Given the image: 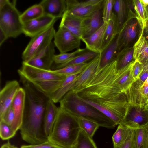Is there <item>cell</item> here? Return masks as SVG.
Listing matches in <instances>:
<instances>
[{
  "mask_svg": "<svg viewBox=\"0 0 148 148\" xmlns=\"http://www.w3.org/2000/svg\"><path fill=\"white\" fill-rule=\"evenodd\" d=\"M116 69L115 60L103 68L98 66L76 92L84 101L108 117L116 125L124 118L128 104L126 94L114 82Z\"/></svg>",
  "mask_w": 148,
  "mask_h": 148,
  "instance_id": "obj_1",
  "label": "cell"
},
{
  "mask_svg": "<svg viewBox=\"0 0 148 148\" xmlns=\"http://www.w3.org/2000/svg\"><path fill=\"white\" fill-rule=\"evenodd\" d=\"M25 92V108L21 125L19 130L22 139L30 144L48 141L45 133L44 118L50 99L31 83L20 77Z\"/></svg>",
  "mask_w": 148,
  "mask_h": 148,
  "instance_id": "obj_2",
  "label": "cell"
},
{
  "mask_svg": "<svg viewBox=\"0 0 148 148\" xmlns=\"http://www.w3.org/2000/svg\"><path fill=\"white\" fill-rule=\"evenodd\" d=\"M81 130L78 118L59 107L48 140L64 148H72Z\"/></svg>",
  "mask_w": 148,
  "mask_h": 148,
  "instance_id": "obj_3",
  "label": "cell"
},
{
  "mask_svg": "<svg viewBox=\"0 0 148 148\" xmlns=\"http://www.w3.org/2000/svg\"><path fill=\"white\" fill-rule=\"evenodd\" d=\"M18 72L20 77L30 82L50 99L66 77L55 73L52 70L37 68L23 61Z\"/></svg>",
  "mask_w": 148,
  "mask_h": 148,
  "instance_id": "obj_4",
  "label": "cell"
},
{
  "mask_svg": "<svg viewBox=\"0 0 148 148\" xmlns=\"http://www.w3.org/2000/svg\"><path fill=\"white\" fill-rule=\"evenodd\" d=\"M59 102L60 107L78 118L83 117L93 121L99 127L113 129L116 126L110 119L84 101L77 93L71 90Z\"/></svg>",
  "mask_w": 148,
  "mask_h": 148,
  "instance_id": "obj_5",
  "label": "cell"
},
{
  "mask_svg": "<svg viewBox=\"0 0 148 148\" xmlns=\"http://www.w3.org/2000/svg\"><path fill=\"white\" fill-rule=\"evenodd\" d=\"M16 5V0H0V29L8 38H16L23 33V24Z\"/></svg>",
  "mask_w": 148,
  "mask_h": 148,
  "instance_id": "obj_6",
  "label": "cell"
},
{
  "mask_svg": "<svg viewBox=\"0 0 148 148\" xmlns=\"http://www.w3.org/2000/svg\"><path fill=\"white\" fill-rule=\"evenodd\" d=\"M56 32L53 25L32 38L22 53L23 61L28 62L45 49L52 42Z\"/></svg>",
  "mask_w": 148,
  "mask_h": 148,
  "instance_id": "obj_7",
  "label": "cell"
},
{
  "mask_svg": "<svg viewBox=\"0 0 148 148\" xmlns=\"http://www.w3.org/2000/svg\"><path fill=\"white\" fill-rule=\"evenodd\" d=\"M148 124V109L128 103L125 115L120 124L133 130L142 128Z\"/></svg>",
  "mask_w": 148,
  "mask_h": 148,
  "instance_id": "obj_8",
  "label": "cell"
},
{
  "mask_svg": "<svg viewBox=\"0 0 148 148\" xmlns=\"http://www.w3.org/2000/svg\"><path fill=\"white\" fill-rule=\"evenodd\" d=\"M54 39L55 46L61 53L80 48L81 39L63 27L59 26Z\"/></svg>",
  "mask_w": 148,
  "mask_h": 148,
  "instance_id": "obj_9",
  "label": "cell"
},
{
  "mask_svg": "<svg viewBox=\"0 0 148 148\" xmlns=\"http://www.w3.org/2000/svg\"><path fill=\"white\" fill-rule=\"evenodd\" d=\"M143 83L138 78L125 92L128 103L142 107H145L148 99V86L143 85Z\"/></svg>",
  "mask_w": 148,
  "mask_h": 148,
  "instance_id": "obj_10",
  "label": "cell"
},
{
  "mask_svg": "<svg viewBox=\"0 0 148 148\" xmlns=\"http://www.w3.org/2000/svg\"><path fill=\"white\" fill-rule=\"evenodd\" d=\"M58 18L43 15L23 23V33L31 38L46 30L54 24Z\"/></svg>",
  "mask_w": 148,
  "mask_h": 148,
  "instance_id": "obj_11",
  "label": "cell"
},
{
  "mask_svg": "<svg viewBox=\"0 0 148 148\" xmlns=\"http://www.w3.org/2000/svg\"><path fill=\"white\" fill-rule=\"evenodd\" d=\"M20 84L16 80L7 82L0 92V119L12 104L20 88Z\"/></svg>",
  "mask_w": 148,
  "mask_h": 148,
  "instance_id": "obj_12",
  "label": "cell"
},
{
  "mask_svg": "<svg viewBox=\"0 0 148 148\" xmlns=\"http://www.w3.org/2000/svg\"><path fill=\"white\" fill-rule=\"evenodd\" d=\"M66 10L68 14L82 19L91 15L97 10L102 9L103 4L97 5H88L82 1L66 0Z\"/></svg>",
  "mask_w": 148,
  "mask_h": 148,
  "instance_id": "obj_13",
  "label": "cell"
},
{
  "mask_svg": "<svg viewBox=\"0 0 148 148\" xmlns=\"http://www.w3.org/2000/svg\"><path fill=\"white\" fill-rule=\"evenodd\" d=\"M55 46L54 43L52 42L44 50L26 63L41 69L51 70L52 66L54 63Z\"/></svg>",
  "mask_w": 148,
  "mask_h": 148,
  "instance_id": "obj_14",
  "label": "cell"
},
{
  "mask_svg": "<svg viewBox=\"0 0 148 148\" xmlns=\"http://www.w3.org/2000/svg\"><path fill=\"white\" fill-rule=\"evenodd\" d=\"M25 92L21 87L12 104L14 113V118L11 127L15 132L19 130L22 123L25 105Z\"/></svg>",
  "mask_w": 148,
  "mask_h": 148,
  "instance_id": "obj_15",
  "label": "cell"
},
{
  "mask_svg": "<svg viewBox=\"0 0 148 148\" xmlns=\"http://www.w3.org/2000/svg\"><path fill=\"white\" fill-rule=\"evenodd\" d=\"M139 25L138 22L136 18L131 21L129 23L124 24L119 33L117 54L121 51L123 47L135 38L138 32Z\"/></svg>",
  "mask_w": 148,
  "mask_h": 148,
  "instance_id": "obj_16",
  "label": "cell"
},
{
  "mask_svg": "<svg viewBox=\"0 0 148 148\" xmlns=\"http://www.w3.org/2000/svg\"><path fill=\"white\" fill-rule=\"evenodd\" d=\"M40 3L44 15L56 18H62L66 10V0H43Z\"/></svg>",
  "mask_w": 148,
  "mask_h": 148,
  "instance_id": "obj_17",
  "label": "cell"
},
{
  "mask_svg": "<svg viewBox=\"0 0 148 148\" xmlns=\"http://www.w3.org/2000/svg\"><path fill=\"white\" fill-rule=\"evenodd\" d=\"M102 9L97 10L90 16L83 19L82 39L90 36L103 25L104 22L102 18Z\"/></svg>",
  "mask_w": 148,
  "mask_h": 148,
  "instance_id": "obj_18",
  "label": "cell"
},
{
  "mask_svg": "<svg viewBox=\"0 0 148 148\" xmlns=\"http://www.w3.org/2000/svg\"><path fill=\"white\" fill-rule=\"evenodd\" d=\"M84 19L70 14L66 12L62 18L59 27H63L81 40L82 38V22Z\"/></svg>",
  "mask_w": 148,
  "mask_h": 148,
  "instance_id": "obj_19",
  "label": "cell"
},
{
  "mask_svg": "<svg viewBox=\"0 0 148 148\" xmlns=\"http://www.w3.org/2000/svg\"><path fill=\"white\" fill-rule=\"evenodd\" d=\"M107 24V23H104L97 31L88 36L81 40L85 44L87 49L98 53H101Z\"/></svg>",
  "mask_w": 148,
  "mask_h": 148,
  "instance_id": "obj_20",
  "label": "cell"
},
{
  "mask_svg": "<svg viewBox=\"0 0 148 148\" xmlns=\"http://www.w3.org/2000/svg\"><path fill=\"white\" fill-rule=\"evenodd\" d=\"M119 40V33L100 53L99 68H102L116 60Z\"/></svg>",
  "mask_w": 148,
  "mask_h": 148,
  "instance_id": "obj_21",
  "label": "cell"
},
{
  "mask_svg": "<svg viewBox=\"0 0 148 148\" xmlns=\"http://www.w3.org/2000/svg\"><path fill=\"white\" fill-rule=\"evenodd\" d=\"M100 53L88 64L75 83L71 89L76 92L79 88L94 74L99 66Z\"/></svg>",
  "mask_w": 148,
  "mask_h": 148,
  "instance_id": "obj_22",
  "label": "cell"
},
{
  "mask_svg": "<svg viewBox=\"0 0 148 148\" xmlns=\"http://www.w3.org/2000/svg\"><path fill=\"white\" fill-rule=\"evenodd\" d=\"M133 58L143 65L148 64V43L141 32L140 36L133 47Z\"/></svg>",
  "mask_w": 148,
  "mask_h": 148,
  "instance_id": "obj_23",
  "label": "cell"
},
{
  "mask_svg": "<svg viewBox=\"0 0 148 148\" xmlns=\"http://www.w3.org/2000/svg\"><path fill=\"white\" fill-rule=\"evenodd\" d=\"M81 73L66 76L59 88L52 95L50 99L55 103L59 102L63 97L71 90Z\"/></svg>",
  "mask_w": 148,
  "mask_h": 148,
  "instance_id": "obj_24",
  "label": "cell"
},
{
  "mask_svg": "<svg viewBox=\"0 0 148 148\" xmlns=\"http://www.w3.org/2000/svg\"><path fill=\"white\" fill-rule=\"evenodd\" d=\"M59 110V107H57L50 99L47 103L44 118L45 131L48 138L51 132Z\"/></svg>",
  "mask_w": 148,
  "mask_h": 148,
  "instance_id": "obj_25",
  "label": "cell"
},
{
  "mask_svg": "<svg viewBox=\"0 0 148 148\" xmlns=\"http://www.w3.org/2000/svg\"><path fill=\"white\" fill-rule=\"evenodd\" d=\"M118 34L116 17L113 12L112 17L107 23L105 31L101 51L112 42Z\"/></svg>",
  "mask_w": 148,
  "mask_h": 148,
  "instance_id": "obj_26",
  "label": "cell"
},
{
  "mask_svg": "<svg viewBox=\"0 0 148 148\" xmlns=\"http://www.w3.org/2000/svg\"><path fill=\"white\" fill-rule=\"evenodd\" d=\"M99 53L86 49L85 51L76 56L68 62L63 64L56 65L54 67V70L70 65L86 63L87 62L92 60Z\"/></svg>",
  "mask_w": 148,
  "mask_h": 148,
  "instance_id": "obj_27",
  "label": "cell"
},
{
  "mask_svg": "<svg viewBox=\"0 0 148 148\" xmlns=\"http://www.w3.org/2000/svg\"><path fill=\"white\" fill-rule=\"evenodd\" d=\"M126 5L124 1L114 0L113 12L116 19L117 32L119 33L124 24L126 15Z\"/></svg>",
  "mask_w": 148,
  "mask_h": 148,
  "instance_id": "obj_28",
  "label": "cell"
},
{
  "mask_svg": "<svg viewBox=\"0 0 148 148\" xmlns=\"http://www.w3.org/2000/svg\"><path fill=\"white\" fill-rule=\"evenodd\" d=\"M133 2L136 14V18L142 29L141 32L143 33L148 18V12L146 7L144 5L141 0H134Z\"/></svg>",
  "mask_w": 148,
  "mask_h": 148,
  "instance_id": "obj_29",
  "label": "cell"
},
{
  "mask_svg": "<svg viewBox=\"0 0 148 148\" xmlns=\"http://www.w3.org/2000/svg\"><path fill=\"white\" fill-rule=\"evenodd\" d=\"M44 15L43 8L40 3L34 5L21 14V18L23 24Z\"/></svg>",
  "mask_w": 148,
  "mask_h": 148,
  "instance_id": "obj_30",
  "label": "cell"
},
{
  "mask_svg": "<svg viewBox=\"0 0 148 148\" xmlns=\"http://www.w3.org/2000/svg\"><path fill=\"white\" fill-rule=\"evenodd\" d=\"M116 60L118 70L124 68L135 60L133 58V47L125 52L121 51L118 54Z\"/></svg>",
  "mask_w": 148,
  "mask_h": 148,
  "instance_id": "obj_31",
  "label": "cell"
},
{
  "mask_svg": "<svg viewBox=\"0 0 148 148\" xmlns=\"http://www.w3.org/2000/svg\"><path fill=\"white\" fill-rule=\"evenodd\" d=\"M131 130L124 125H118L116 130L112 136L114 147L119 146L125 141Z\"/></svg>",
  "mask_w": 148,
  "mask_h": 148,
  "instance_id": "obj_32",
  "label": "cell"
},
{
  "mask_svg": "<svg viewBox=\"0 0 148 148\" xmlns=\"http://www.w3.org/2000/svg\"><path fill=\"white\" fill-rule=\"evenodd\" d=\"M88 63L70 65L61 68L52 70L55 73L66 76L81 73Z\"/></svg>",
  "mask_w": 148,
  "mask_h": 148,
  "instance_id": "obj_33",
  "label": "cell"
},
{
  "mask_svg": "<svg viewBox=\"0 0 148 148\" xmlns=\"http://www.w3.org/2000/svg\"><path fill=\"white\" fill-rule=\"evenodd\" d=\"M78 119L81 129L92 138L95 132L99 127L98 124L93 121L83 117H79Z\"/></svg>",
  "mask_w": 148,
  "mask_h": 148,
  "instance_id": "obj_34",
  "label": "cell"
},
{
  "mask_svg": "<svg viewBox=\"0 0 148 148\" xmlns=\"http://www.w3.org/2000/svg\"><path fill=\"white\" fill-rule=\"evenodd\" d=\"M72 148H97L92 138L81 129L76 142Z\"/></svg>",
  "mask_w": 148,
  "mask_h": 148,
  "instance_id": "obj_35",
  "label": "cell"
},
{
  "mask_svg": "<svg viewBox=\"0 0 148 148\" xmlns=\"http://www.w3.org/2000/svg\"><path fill=\"white\" fill-rule=\"evenodd\" d=\"M86 48L77 49L71 53H60L55 55L54 57V62L57 65L61 64L70 61L75 56L85 51Z\"/></svg>",
  "mask_w": 148,
  "mask_h": 148,
  "instance_id": "obj_36",
  "label": "cell"
},
{
  "mask_svg": "<svg viewBox=\"0 0 148 148\" xmlns=\"http://www.w3.org/2000/svg\"><path fill=\"white\" fill-rule=\"evenodd\" d=\"M114 0H104L102 9L103 22L108 23L111 19L113 13Z\"/></svg>",
  "mask_w": 148,
  "mask_h": 148,
  "instance_id": "obj_37",
  "label": "cell"
},
{
  "mask_svg": "<svg viewBox=\"0 0 148 148\" xmlns=\"http://www.w3.org/2000/svg\"><path fill=\"white\" fill-rule=\"evenodd\" d=\"M16 132L11 126L0 121V135L2 140H6L12 138L15 135Z\"/></svg>",
  "mask_w": 148,
  "mask_h": 148,
  "instance_id": "obj_38",
  "label": "cell"
},
{
  "mask_svg": "<svg viewBox=\"0 0 148 148\" xmlns=\"http://www.w3.org/2000/svg\"><path fill=\"white\" fill-rule=\"evenodd\" d=\"M21 148H64L56 145L48 140L45 142L36 144L22 145Z\"/></svg>",
  "mask_w": 148,
  "mask_h": 148,
  "instance_id": "obj_39",
  "label": "cell"
},
{
  "mask_svg": "<svg viewBox=\"0 0 148 148\" xmlns=\"http://www.w3.org/2000/svg\"><path fill=\"white\" fill-rule=\"evenodd\" d=\"M143 131L142 128L135 130L134 138V148H140L143 142Z\"/></svg>",
  "mask_w": 148,
  "mask_h": 148,
  "instance_id": "obj_40",
  "label": "cell"
},
{
  "mask_svg": "<svg viewBox=\"0 0 148 148\" xmlns=\"http://www.w3.org/2000/svg\"><path fill=\"white\" fill-rule=\"evenodd\" d=\"M14 118V113L13 108L11 105L7 110L2 118L0 119L1 121L11 126Z\"/></svg>",
  "mask_w": 148,
  "mask_h": 148,
  "instance_id": "obj_41",
  "label": "cell"
},
{
  "mask_svg": "<svg viewBox=\"0 0 148 148\" xmlns=\"http://www.w3.org/2000/svg\"><path fill=\"white\" fill-rule=\"evenodd\" d=\"M143 70V65L137 60H135L131 68V73L133 78L135 80L138 78Z\"/></svg>",
  "mask_w": 148,
  "mask_h": 148,
  "instance_id": "obj_42",
  "label": "cell"
},
{
  "mask_svg": "<svg viewBox=\"0 0 148 148\" xmlns=\"http://www.w3.org/2000/svg\"><path fill=\"white\" fill-rule=\"evenodd\" d=\"M134 130H131L130 133L125 141L119 146L113 148H134Z\"/></svg>",
  "mask_w": 148,
  "mask_h": 148,
  "instance_id": "obj_43",
  "label": "cell"
},
{
  "mask_svg": "<svg viewBox=\"0 0 148 148\" xmlns=\"http://www.w3.org/2000/svg\"><path fill=\"white\" fill-rule=\"evenodd\" d=\"M142 128L143 131L144 137L140 148H148V124Z\"/></svg>",
  "mask_w": 148,
  "mask_h": 148,
  "instance_id": "obj_44",
  "label": "cell"
},
{
  "mask_svg": "<svg viewBox=\"0 0 148 148\" xmlns=\"http://www.w3.org/2000/svg\"><path fill=\"white\" fill-rule=\"evenodd\" d=\"M0 45L8 38L6 35L0 29Z\"/></svg>",
  "mask_w": 148,
  "mask_h": 148,
  "instance_id": "obj_45",
  "label": "cell"
},
{
  "mask_svg": "<svg viewBox=\"0 0 148 148\" xmlns=\"http://www.w3.org/2000/svg\"><path fill=\"white\" fill-rule=\"evenodd\" d=\"M148 77V70L143 71L138 78L144 83Z\"/></svg>",
  "mask_w": 148,
  "mask_h": 148,
  "instance_id": "obj_46",
  "label": "cell"
},
{
  "mask_svg": "<svg viewBox=\"0 0 148 148\" xmlns=\"http://www.w3.org/2000/svg\"><path fill=\"white\" fill-rule=\"evenodd\" d=\"M1 148H18L15 146L11 144L8 141L7 143L3 144Z\"/></svg>",
  "mask_w": 148,
  "mask_h": 148,
  "instance_id": "obj_47",
  "label": "cell"
},
{
  "mask_svg": "<svg viewBox=\"0 0 148 148\" xmlns=\"http://www.w3.org/2000/svg\"><path fill=\"white\" fill-rule=\"evenodd\" d=\"M143 33L145 35L148 36V27L145 28L143 32Z\"/></svg>",
  "mask_w": 148,
  "mask_h": 148,
  "instance_id": "obj_48",
  "label": "cell"
},
{
  "mask_svg": "<svg viewBox=\"0 0 148 148\" xmlns=\"http://www.w3.org/2000/svg\"><path fill=\"white\" fill-rule=\"evenodd\" d=\"M144 5L147 7L148 6V0H141Z\"/></svg>",
  "mask_w": 148,
  "mask_h": 148,
  "instance_id": "obj_49",
  "label": "cell"
},
{
  "mask_svg": "<svg viewBox=\"0 0 148 148\" xmlns=\"http://www.w3.org/2000/svg\"><path fill=\"white\" fill-rule=\"evenodd\" d=\"M147 70H148V64L144 65H143V71H144Z\"/></svg>",
  "mask_w": 148,
  "mask_h": 148,
  "instance_id": "obj_50",
  "label": "cell"
},
{
  "mask_svg": "<svg viewBox=\"0 0 148 148\" xmlns=\"http://www.w3.org/2000/svg\"><path fill=\"white\" fill-rule=\"evenodd\" d=\"M143 84L145 85L148 86V77H147L146 81L143 83Z\"/></svg>",
  "mask_w": 148,
  "mask_h": 148,
  "instance_id": "obj_51",
  "label": "cell"
},
{
  "mask_svg": "<svg viewBox=\"0 0 148 148\" xmlns=\"http://www.w3.org/2000/svg\"><path fill=\"white\" fill-rule=\"evenodd\" d=\"M148 27V18L147 19L145 23V28Z\"/></svg>",
  "mask_w": 148,
  "mask_h": 148,
  "instance_id": "obj_52",
  "label": "cell"
},
{
  "mask_svg": "<svg viewBox=\"0 0 148 148\" xmlns=\"http://www.w3.org/2000/svg\"><path fill=\"white\" fill-rule=\"evenodd\" d=\"M145 107L147 109H148V99L147 102V103H146V104Z\"/></svg>",
  "mask_w": 148,
  "mask_h": 148,
  "instance_id": "obj_53",
  "label": "cell"
},
{
  "mask_svg": "<svg viewBox=\"0 0 148 148\" xmlns=\"http://www.w3.org/2000/svg\"><path fill=\"white\" fill-rule=\"evenodd\" d=\"M147 40V43H148V40Z\"/></svg>",
  "mask_w": 148,
  "mask_h": 148,
  "instance_id": "obj_54",
  "label": "cell"
}]
</instances>
